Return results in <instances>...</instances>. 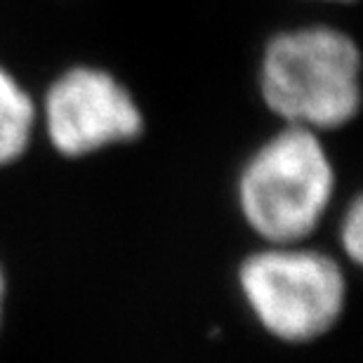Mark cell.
Returning <instances> with one entry per match:
<instances>
[{
	"mask_svg": "<svg viewBox=\"0 0 363 363\" xmlns=\"http://www.w3.org/2000/svg\"><path fill=\"white\" fill-rule=\"evenodd\" d=\"M333 184V165L316 133L290 125L248 161L238 196L259 236L274 245H293L314 231Z\"/></svg>",
	"mask_w": 363,
	"mask_h": 363,
	"instance_id": "cell-2",
	"label": "cell"
},
{
	"mask_svg": "<svg viewBox=\"0 0 363 363\" xmlns=\"http://www.w3.org/2000/svg\"><path fill=\"white\" fill-rule=\"evenodd\" d=\"M3 295H5V281H3V272H0V311H3Z\"/></svg>",
	"mask_w": 363,
	"mask_h": 363,
	"instance_id": "cell-7",
	"label": "cell"
},
{
	"mask_svg": "<svg viewBox=\"0 0 363 363\" xmlns=\"http://www.w3.org/2000/svg\"><path fill=\"white\" fill-rule=\"evenodd\" d=\"M340 241H342V248L347 252V257L352 262H361L363 255V206L361 199H354L350 210H347L345 220H342V229H340Z\"/></svg>",
	"mask_w": 363,
	"mask_h": 363,
	"instance_id": "cell-6",
	"label": "cell"
},
{
	"mask_svg": "<svg viewBox=\"0 0 363 363\" xmlns=\"http://www.w3.org/2000/svg\"><path fill=\"white\" fill-rule=\"evenodd\" d=\"M361 57L350 35L328 26L281 33L267 45L262 94L290 125L333 130L359 111Z\"/></svg>",
	"mask_w": 363,
	"mask_h": 363,
	"instance_id": "cell-1",
	"label": "cell"
},
{
	"mask_svg": "<svg viewBox=\"0 0 363 363\" xmlns=\"http://www.w3.org/2000/svg\"><path fill=\"white\" fill-rule=\"evenodd\" d=\"M238 279L259 323L288 342L323 335L342 314L345 276L316 250L274 245L245 259Z\"/></svg>",
	"mask_w": 363,
	"mask_h": 363,
	"instance_id": "cell-3",
	"label": "cell"
},
{
	"mask_svg": "<svg viewBox=\"0 0 363 363\" xmlns=\"http://www.w3.org/2000/svg\"><path fill=\"white\" fill-rule=\"evenodd\" d=\"M48 135L67 156H85L142 133L130 92L106 71L78 67L57 78L45 99Z\"/></svg>",
	"mask_w": 363,
	"mask_h": 363,
	"instance_id": "cell-4",
	"label": "cell"
},
{
	"mask_svg": "<svg viewBox=\"0 0 363 363\" xmlns=\"http://www.w3.org/2000/svg\"><path fill=\"white\" fill-rule=\"evenodd\" d=\"M35 106L28 92L0 69V165H7L24 154L31 142Z\"/></svg>",
	"mask_w": 363,
	"mask_h": 363,
	"instance_id": "cell-5",
	"label": "cell"
}]
</instances>
